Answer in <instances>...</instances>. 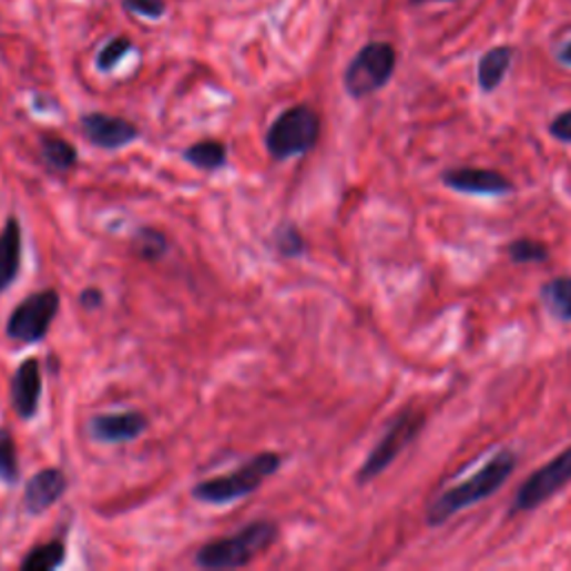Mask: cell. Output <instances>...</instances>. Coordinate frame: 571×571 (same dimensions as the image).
I'll return each instance as SVG.
<instances>
[{
	"instance_id": "obj_29",
	"label": "cell",
	"mask_w": 571,
	"mask_h": 571,
	"mask_svg": "<svg viewBox=\"0 0 571 571\" xmlns=\"http://www.w3.org/2000/svg\"><path fill=\"white\" fill-rule=\"evenodd\" d=\"M414 6H427V3H436V0H411Z\"/></svg>"
},
{
	"instance_id": "obj_26",
	"label": "cell",
	"mask_w": 571,
	"mask_h": 571,
	"mask_svg": "<svg viewBox=\"0 0 571 571\" xmlns=\"http://www.w3.org/2000/svg\"><path fill=\"white\" fill-rule=\"evenodd\" d=\"M549 132L553 139L562 141V143H571V110L558 114L551 125H549Z\"/></svg>"
},
{
	"instance_id": "obj_6",
	"label": "cell",
	"mask_w": 571,
	"mask_h": 571,
	"mask_svg": "<svg viewBox=\"0 0 571 571\" xmlns=\"http://www.w3.org/2000/svg\"><path fill=\"white\" fill-rule=\"evenodd\" d=\"M425 422H427L425 414H418V411H411V409L402 411L391 422V427L387 429L383 440L375 445V449L364 460L361 469L357 471V482L359 485H368L379 473H385L394 465V460L418 438V434L422 431Z\"/></svg>"
},
{
	"instance_id": "obj_12",
	"label": "cell",
	"mask_w": 571,
	"mask_h": 571,
	"mask_svg": "<svg viewBox=\"0 0 571 571\" xmlns=\"http://www.w3.org/2000/svg\"><path fill=\"white\" fill-rule=\"evenodd\" d=\"M147 418L139 411L125 414H101L90 420V431L99 442L105 445H123L132 442L147 429Z\"/></svg>"
},
{
	"instance_id": "obj_4",
	"label": "cell",
	"mask_w": 571,
	"mask_h": 571,
	"mask_svg": "<svg viewBox=\"0 0 571 571\" xmlns=\"http://www.w3.org/2000/svg\"><path fill=\"white\" fill-rule=\"evenodd\" d=\"M319 130L322 123L317 112L308 105H295L273 121L266 134V147L277 161L302 156L315 147Z\"/></svg>"
},
{
	"instance_id": "obj_20",
	"label": "cell",
	"mask_w": 571,
	"mask_h": 571,
	"mask_svg": "<svg viewBox=\"0 0 571 571\" xmlns=\"http://www.w3.org/2000/svg\"><path fill=\"white\" fill-rule=\"evenodd\" d=\"M21 478L17 440L10 429H0V482L17 485Z\"/></svg>"
},
{
	"instance_id": "obj_8",
	"label": "cell",
	"mask_w": 571,
	"mask_h": 571,
	"mask_svg": "<svg viewBox=\"0 0 571 571\" xmlns=\"http://www.w3.org/2000/svg\"><path fill=\"white\" fill-rule=\"evenodd\" d=\"M567 482H571V447H567L562 453H558L522 482L511 511H531L544 504Z\"/></svg>"
},
{
	"instance_id": "obj_17",
	"label": "cell",
	"mask_w": 571,
	"mask_h": 571,
	"mask_svg": "<svg viewBox=\"0 0 571 571\" xmlns=\"http://www.w3.org/2000/svg\"><path fill=\"white\" fill-rule=\"evenodd\" d=\"M228 147L222 141H200L183 152V159L200 170H220L226 165Z\"/></svg>"
},
{
	"instance_id": "obj_1",
	"label": "cell",
	"mask_w": 571,
	"mask_h": 571,
	"mask_svg": "<svg viewBox=\"0 0 571 571\" xmlns=\"http://www.w3.org/2000/svg\"><path fill=\"white\" fill-rule=\"evenodd\" d=\"M516 469V453L509 449L498 451L478 473L467 478L462 485L445 491L427 511V524L440 527L451 520L458 511L469 509L493 496Z\"/></svg>"
},
{
	"instance_id": "obj_19",
	"label": "cell",
	"mask_w": 571,
	"mask_h": 571,
	"mask_svg": "<svg viewBox=\"0 0 571 571\" xmlns=\"http://www.w3.org/2000/svg\"><path fill=\"white\" fill-rule=\"evenodd\" d=\"M43 159H45V165L52 170V172H59V174H65L70 172L77 161H79V154H77V147L65 141V139H57V136H45L43 143Z\"/></svg>"
},
{
	"instance_id": "obj_23",
	"label": "cell",
	"mask_w": 571,
	"mask_h": 571,
	"mask_svg": "<svg viewBox=\"0 0 571 571\" xmlns=\"http://www.w3.org/2000/svg\"><path fill=\"white\" fill-rule=\"evenodd\" d=\"M132 50V41L125 39V37H119V39H112L96 57V68L101 72H112L123 59L125 54H130Z\"/></svg>"
},
{
	"instance_id": "obj_15",
	"label": "cell",
	"mask_w": 571,
	"mask_h": 571,
	"mask_svg": "<svg viewBox=\"0 0 571 571\" xmlns=\"http://www.w3.org/2000/svg\"><path fill=\"white\" fill-rule=\"evenodd\" d=\"M511 59H513V50L507 45L493 48L489 50L480 63H478V85L482 92L491 94L496 88H500V83L504 81L509 68H511Z\"/></svg>"
},
{
	"instance_id": "obj_27",
	"label": "cell",
	"mask_w": 571,
	"mask_h": 571,
	"mask_svg": "<svg viewBox=\"0 0 571 571\" xmlns=\"http://www.w3.org/2000/svg\"><path fill=\"white\" fill-rule=\"evenodd\" d=\"M79 302H81V306H83V308L94 310V308H99V306H101L103 295H101V290H99V288H85V290L81 293Z\"/></svg>"
},
{
	"instance_id": "obj_5",
	"label": "cell",
	"mask_w": 571,
	"mask_h": 571,
	"mask_svg": "<svg viewBox=\"0 0 571 571\" xmlns=\"http://www.w3.org/2000/svg\"><path fill=\"white\" fill-rule=\"evenodd\" d=\"M396 50L391 43H368L344 72V88L353 99H364L383 90L396 72Z\"/></svg>"
},
{
	"instance_id": "obj_16",
	"label": "cell",
	"mask_w": 571,
	"mask_h": 571,
	"mask_svg": "<svg viewBox=\"0 0 571 571\" xmlns=\"http://www.w3.org/2000/svg\"><path fill=\"white\" fill-rule=\"evenodd\" d=\"M540 299L549 315L560 322H571V277L549 279L540 290Z\"/></svg>"
},
{
	"instance_id": "obj_28",
	"label": "cell",
	"mask_w": 571,
	"mask_h": 571,
	"mask_svg": "<svg viewBox=\"0 0 571 571\" xmlns=\"http://www.w3.org/2000/svg\"><path fill=\"white\" fill-rule=\"evenodd\" d=\"M558 59H560V63L571 65V43H567V45H564V50L558 54Z\"/></svg>"
},
{
	"instance_id": "obj_3",
	"label": "cell",
	"mask_w": 571,
	"mask_h": 571,
	"mask_svg": "<svg viewBox=\"0 0 571 571\" xmlns=\"http://www.w3.org/2000/svg\"><path fill=\"white\" fill-rule=\"evenodd\" d=\"M279 467H282V456L273 451H264L253 456L248 462H244V467L235 469L233 473L200 482L193 489V496L206 504H228L255 493L266 478L279 471Z\"/></svg>"
},
{
	"instance_id": "obj_9",
	"label": "cell",
	"mask_w": 571,
	"mask_h": 571,
	"mask_svg": "<svg viewBox=\"0 0 571 571\" xmlns=\"http://www.w3.org/2000/svg\"><path fill=\"white\" fill-rule=\"evenodd\" d=\"M442 183L456 193L462 195H491V197H500V195H509L513 193V183L496 172V170H487V167H453L447 170L442 174Z\"/></svg>"
},
{
	"instance_id": "obj_25",
	"label": "cell",
	"mask_w": 571,
	"mask_h": 571,
	"mask_svg": "<svg viewBox=\"0 0 571 571\" xmlns=\"http://www.w3.org/2000/svg\"><path fill=\"white\" fill-rule=\"evenodd\" d=\"M123 8L130 14L159 21L165 17V3L163 0H123Z\"/></svg>"
},
{
	"instance_id": "obj_10",
	"label": "cell",
	"mask_w": 571,
	"mask_h": 571,
	"mask_svg": "<svg viewBox=\"0 0 571 571\" xmlns=\"http://www.w3.org/2000/svg\"><path fill=\"white\" fill-rule=\"evenodd\" d=\"M81 130L92 145L103 150H119L139 139V128L134 123L103 112L81 116Z\"/></svg>"
},
{
	"instance_id": "obj_11",
	"label": "cell",
	"mask_w": 571,
	"mask_h": 571,
	"mask_svg": "<svg viewBox=\"0 0 571 571\" xmlns=\"http://www.w3.org/2000/svg\"><path fill=\"white\" fill-rule=\"evenodd\" d=\"M41 394H43V375H41V364L39 359L30 357L26 359L14 377H12V387H10V396H12V405L19 414V418L23 420H32L39 411V402H41Z\"/></svg>"
},
{
	"instance_id": "obj_24",
	"label": "cell",
	"mask_w": 571,
	"mask_h": 571,
	"mask_svg": "<svg viewBox=\"0 0 571 571\" xmlns=\"http://www.w3.org/2000/svg\"><path fill=\"white\" fill-rule=\"evenodd\" d=\"M275 244H277L279 255H284V257H299L306 248L302 233L293 224H286V226L277 228Z\"/></svg>"
},
{
	"instance_id": "obj_2",
	"label": "cell",
	"mask_w": 571,
	"mask_h": 571,
	"mask_svg": "<svg viewBox=\"0 0 571 571\" xmlns=\"http://www.w3.org/2000/svg\"><path fill=\"white\" fill-rule=\"evenodd\" d=\"M277 524L257 520L237 531L233 538H222L204 544L197 551V564L204 569H237L251 564L277 540Z\"/></svg>"
},
{
	"instance_id": "obj_22",
	"label": "cell",
	"mask_w": 571,
	"mask_h": 571,
	"mask_svg": "<svg viewBox=\"0 0 571 571\" xmlns=\"http://www.w3.org/2000/svg\"><path fill=\"white\" fill-rule=\"evenodd\" d=\"M507 255L513 264H540L549 259V251L544 244L536 239H516L509 244Z\"/></svg>"
},
{
	"instance_id": "obj_21",
	"label": "cell",
	"mask_w": 571,
	"mask_h": 571,
	"mask_svg": "<svg viewBox=\"0 0 571 571\" xmlns=\"http://www.w3.org/2000/svg\"><path fill=\"white\" fill-rule=\"evenodd\" d=\"M134 253L145 262H156L167 253V239L154 228H141L132 239Z\"/></svg>"
},
{
	"instance_id": "obj_18",
	"label": "cell",
	"mask_w": 571,
	"mask_h": 571,
	"mask_svg": "<svg viewBox=\"0 0 571 571\" xmlns=\"http://www.w3.org/2000/svg\"><path fill=\"white\" fill-rule=\"evenodd\" d=\"M65 542L63 540H52L41 547H34L23 560H21V571H52L59 569L65 562Z\"/></svg>"
},
{
	"instance_id": "obj_7",
	"label": "cell",
	"mask_w": 571,
	"mask_h": 571,
	"mask_svg": "<svg viewBox=\"0 0 571 571\" xmlns=\"http://www.w3.org/2000/svg\"><path fill=\"white\" fill-rule=\"evenodd\" d=\"M61 308V297L57 290H39L26 297L8 319V335L23 344H37L48 333Z\"/></svg>"
},
{
	"instance_id": "obj_13",
	"label": "cell",
	"mask_w": 571,
	"mask_h": 571,
	"mask_svg": "<svg viewBox=\"0 0 571 571\" xmlns=\"http://www.w3.org/2000/svg\"><path fill=\"white\" fill-rule=\"evenodd\" d=\"M68 491V478L61 469H43L28 480L26 509L32 516H41L52 509Z\"/></svg>"
},
{
	"instance_id": "obj_14",
	"label": "cell",
	"mask_w": 571,
	"mask_h": 571,
	"mask_svg": "<svg viewBox=\"0 0 571 571\" xmlns=\"http://www.w3.org/2000/svg\"><path fill=\"white\" fill-rule=\"evenodd\" d=\"M23 235L17 217H10L0 231V293H3L21 271Z\"/></svg>"
}]
</instances>
